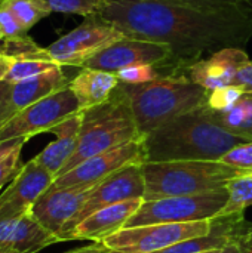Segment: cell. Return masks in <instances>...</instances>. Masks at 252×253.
<instances>
[{
  "instance_id": "obj_15",
  "label": "cell",
  "mask_w": 252,
  "mask_h": 253,
  "mask_svg": "<svg viewBox=\"0 0 252 253\" xmlns=\"http://www.w3.org/2000/svg\"><path fill=\"white\" fill-rule=\"evenodd\" d=\"M144 199L137 197L125 200L111 206L95 211L79 222L65 237L68 240H89V242H102L105 237L117 233L126 227V222L131 216L140 209Z\"/></svg>"
},
{
  "instance_id": "obj_26",
  "label": "cell",
  "mask_w": 252,
  "mask_h": 253,
  "mask_svg": "<svg viewBox=\"0 0 252 253\" xmlns=\"http://www.w3.org/2000/svg\"><path fill=\"white\" fill-rule=\"evenodd\" d=\"M1 4L13 13L25 31L50 13V10L40 0H3Z\"/></svg>"
},
{
  "instance_id": "obj_33",
  "label": "cell",
  "mask_w": 252,
  "mask_h": 253,
  "mask_svg": "<svg viewBox=\"0 0 252 253\" xmlns=\"http://www.w3.org/2000/svg\"><path fill=\"white\" fill-rule=\"evenodd\" d=\"M22 34H27V31L22 28L13 13L6 6L0 4V39L6 40Z\"/></svg>"
},
{
  "instance_id": "obj_8",
  "label": "cell",
  "mask_w": 252,
  "mask_h": 253,
  "mask_svg": "<svg viewBox=\"0 0 252 253\" xmlns=\"http://www.w3.org/2000/svg\"><path fill=\"white\" fill-rule=\"evenodd\" d=\"M125 34L101 13L85 16L83 22L70 33L59 37L48 49L52 61L61 67L82 68L94 55Z\"/></svg>"
},
{
  "instance_id": "obj_37",
  "label": "cell",
  "mask_w": 252,
  "mask_h": 253,
  "mask_svg": "<svg viewBox=\"0 0 252 253\" xmlns=\"http://www.w3.org/2000/svg\"><path fill=\"white\" fill-rule=\"evenodd\" d=\"M10 89H12V83H9L6 80H0V107L9 99Z\"/></svg>"
},
{
  "instance_id": "obj_41",
  "label": "cell",
  "mask_w": 252,
  "mask_h": 253,
  "mask_svg": "<svg viewBox=\"0 0 252 253\" xmlns=\"http://www.w3.org/2000/svg\"><path fill=\"white\" fill-rule=\"evenodd\" d=\"M0 253H19V252L12 251V249H7V248H0Z\"/></svg>"
},
{
  "instance_id": "obj_11",
  "label": "cell",
  "mask_w": 252,
  "mask_h": 253,
  "mask_svg": "<svg viewBox=\"0 0 252 253\" xmlns=\"http://www.w3.org/2000/svg\"><path fill=\"white\" fill-rule=\"evenodd\" d=\"M141 162L144 163L143 139L132 141L117 148L92 156L71 170L56 176L49 190L73 188V187H92L110 176L113 172L122 169L126 165Z\"/></svg>"
},
{
  "instance_id": "obj_6",
  "label": "cell",
  "mask_w": 252,
  "mask_h": 253,
  "mask_svg": "<svg viewBox=\"0 0 252 253\" xmlns=\"http://www.w3.org/2000/svg\"><path fill=\"white\" fill-rule=\"evenodd\" d=\"M227 190H218L195 196H174L156 200H144L131 216L125 228L151 224L196 222L218 216L227 202Z\"/></svg>"
},
{
  "instance_id": "obj_4",
  "label": "cell",
  "mask_w": 252,
  "mask_h": 253,
  "mask_svg": "<svg viewBox=\"0 0 252 253\" xmlns=\"http://www.w3.org/2000/svg\"><path fill=\"white\" fill-rule=\"evenodd\" d=\"M140 139L143 138L138 132L129 101L117 86L108 101L82 110V125L76 151L59 175L71 170L92 156Z\"/></svg>"
},
{
  "instance_id": "obj_9",
  "label": "cell",
  "mask_w": 252,
  "mask_h": 253,
  "mask_svg": "<svg viewBox=\"0 0 252 253\" xmlns=\"http://www.w3.org/2000/svg\"><path fill=\"white\" fill-rule=\"evenodd\" d=\"M79 111L82 110L76 95L70 86H65L16 113L1 126L0 142L21 138L30 139L39 133L50 132L52 127Z\"/></svg>"
},
{
  "instance_id": "obj_7",
  "label": "cell",
  "mask_w": 252,
  "mask_h": 253,
  "mask_svg": "<svg viewBox=\"0 0 252 253\" xmlns=\"http://www.w3.org/2000/svg\"><path fill=\"white\" fill-rule=\"evenodd\" d=\"M211 227L212 219L129 227L105 237L101 243L111 253H154L184 240L205 236Z\"/></svg>"
},
{
  "instance_id": "obj_43",
  "label": "cell",
  "mask_w": 252,
  "mask_h": 253,
  "mask_svg": "<svg viewBox=\"0 0 252 253\" xmlns=\"http://www.w3.org/2000/svg\"><path fill=\"white\" fill-rule=\"evenodd\" d=\"M1 56H3V53H1V49H0V58H1Z\"/></svg>"
},
{
  "instance_id": "obj_16",
  "label": "cell",
  "mask_w": 252,
  "mask_h": 253,
  "mask_svg": "<svg viewBox=\"0 0 252 253\" xmlns=\"http://www.w3.org/2000/svg\"><path fill=\"white\" fill-rule=\"evenodd\" d=\"M248 59L250 58L244 49L226 47L186 68L184 76H187L193 83L212 92L215 89L230 86L235 73Z\"/></svg>"
},
{
  "instance_id": "obj_40",
  "label": "cell",
  "mask_w": 252,
  "mask_h": 253,
  "mask_svg": "<svg viewBox=\"0 0 252 253\" xmlns=\"http://www.w3.org/2000/svg\"><path fill=\"white\" fill-rule=\"evenodd\" d=\"M21 139H25V138H21ZM21 139H10V141H3V142H0V154L3 153V151H6V150H9V148H12L15 144H18ZM28 141V139H27Z\"/></svg>"
},
{
  "instance_id": "obj_36",
  "label": "cell",
  "mask_w": 252,
  "mask_h": 253,
  "mask_svg": "<svg viewBox=\"0 0 252 253\" xmlns=\"http://www.w3.org/2000/svg\"><path fill=\"white\" fill-rule=\"evenodd\" d=\"M107 251L105 246L101 243V242H92L91 245H85V246H80V248H76V249H71L65 253H101Z\"/></svg>"
},
{
  "instance_id": "obj_32",
  "label": "cell",
  "mask_w": 252,
  "mask_h": 253,
  "mask_svg": "<svg viewBox=\"0 0 252 253\" xmlns=\"http://www.w3.org/2000/svg\"><path fill=\"white\" fill-rule=\"evenodd\" d=\"M242 95H244V92L239 90L235 86L220 87V89H215V90L209 92L206 107H209L212 110H224V108L232 107L235 102H238Z\"/></svg>"
},
{
  "instance_id": "obj_38",
  "label": "cell",
  "mask_w": 252,
  "mask_h": 253,
  "mask_svg": "<svg viewBox=\"0 0 252 253\" xmlns=\"http://www.w3.org/2000/svg\"><path fill=\"white\" fill-rule=\"evenodd\" d=\"M242 243H244L247 252L252 253V224L248 225V228H247L245 233L242 234Z\"/></svg>"
},
{
  "instance_id": "obj_29",
  "label": "cell",
  "mask_w": 252,
  "mask_h": 253,
  "mask_svg": "<svg viewBox=\"0 0 252 253\" xmlns=\"http://www.w3.org/2000/svg\"><path fill=\"white\" fill-rule=\"evenodd\" d=\"M27 139H21L18 144H15L12 148L3 151L0 154V190L10 184L15 176L19 173L22 163H21V151Z\"/></svg>"
},
{
  "instance_id": "obj_1",
  "label": "cell",
  "mask_w": 252,
  "mask_h": 253,
  "mask_svg": "<svg viewBox=\"0 0 252 253\" xmlns=\"http://www.w3.org/2000/svg\"><path fill=\"white\" fill-rule=\"evenodd\" d=\"M125 36L169 47L165 76L186 68L226 47H245L252 39V13H208L160 0H110L100 12Z\"/></svg>"
},
{
  "instance_id": "obj_30",
  "label": "cell",
  "mask_w": 252,
  "mask_h": 253,
  "mask_svg": "<svg viewBox=\"0 0 252 253\" xmlns=\"http://www.w3.org/2000/svg\"><path fill=\"white\" fill-rule=\"evenodd\" d=\"M220 162L236 169L241 175H252V141L238 144L227 151Z\"/></svg>"
},
{
  "instance_id": "obj_42",
  "label": "cell",
  "mask_w": 252,
  "mask_h": 253,
  "mask_svg": "<svg viewBox=\"0 0 252 253\" xmlns=\"http://www.w3.org/2000/svg\"><path fill=\"white\" fill-rule=\"evenodd\" d=\"M203 253H218V251H211V252H203Z\"/></svg>"
},
{
  "instance_id": "obj_18",
  "label": "cell",
  "mask_w": 252,
  "mask_h": 253,
  "mask_svg": "<svg viewBox=\"0 0 252 253\" xmlns=\"http://www.w3.org/2000/svg\"><path fill=\"white\" fill-rule=\"evenodd\" d=\"M62 68L64 67L58 65V67H55L49 71H45L42 74L12 83L9 99L4 104V111H6L9 120L16 113L24 110L25 107L68 86L70 79L65 76Z\"/></svg>"
},
{
  "instance_id": "obj_39",
  "label": "cell",
  "mask_w": 252,
  "mask_h": 253,
  "mask_svg": "<svg viewBox=\"0 0 252 253\" xmlns=\"http://www.w3.org/2000/svg\"><path fill=\"white\" fill-rule=\"evenodd\" d=\"M12 61H13V59H10V58H7V56H1V58H0V80H4V76H6L7 71H9V68H10V65H12Z\"/></svg>"
},
{
  "instance_id": "obj_23",
  "label": "cell",
  "mask_w": 252,
  "mask_h": 253,
  "mask_svg": "<svg viewBox=\"0 0 252 253\" xmlns=\"http://www.w3.org/2000/svg\"><path fill=\"white\" fill-rule=\"evenodd\" d=\"M227 202L218 216H229L244 213L247 208L252 206V175H238L226 185Z\"/></svg>"
},
{
  "instance_id": "obj_14",
  "label": "cell",
  "mask_w": 252,
  "mask_h": 253,
  "mask_svg": "<svg viewBox=\"0 0 252 253\" xmlns=\"http://www.w3.org/2000/svg\"><path fill=\"white\" fill-rule=\"evenodd\" d=\"M94 188L95 185L48 190L34 203V206L31 208V213L45 228L59 237L65 225L82 209L83 203Z\"/></svg>"
},
{
  "instance_id": "obj_44",
  "label": "cell",
  "mask_w": 252,
  "mask_h": 253,
  "mask_svg": "<svg viewBox=\"0 0 252 253\" xmlns=\"http://www.w3.org/2000/svg\"><path fill=\"white\" fill-rule=\"evenodd\" d=\"M101 253H111V252H108V251H104V252H101Z\"/></svg>"
},
{
  "instance_id": "obj_45",
  "label": "cell",
  "mask_w": 252,
  "mask_h": 253,
  "mask_svg": "<svg viewBox=\"0 0 252 253\" xmlns=\"http://www.w3.org/2000/svg\"><path fill=\"white\" fill-rule=\"evenodd\" d=\"M1 1H3V0H0V4H1Z\"/></svg>"
},
{
  "instance_id": "obj_21",
  "label": "cell",
  "mask_w": 252,
  "mask_h": 253,
  "mask_svg": "<svg viewBox=\"0 0 252 253\" xmlns=\"http://www.w3.org/2000/svg\"><path fill=\"white\" fill-rule=\"evenodd\" d=\"M68 86L76 95L80 110H88L108 101L119 86V79L113 73L83 67Z\"/></svg>"
},
{
  "instance_id": "obj_35",
  "label": "cell",
  "mask_w": 252,
  "mask_h": 253,
  "mask_svg": "<svg viewBox=\"0 0 252 253\" xmlns=\"http://www.w3.org/2000/svg\"><path fill=\"white\" fill-rule=\"evenodd\" d=\"M250 225V224H248ZM248 228V227H247ZM245 228V230H247ZM245 233V231H244ZM242 233V234H244ZM242 234H239L238 237H235L233 240H230L226 246H223L218 253H248L247 252V249H245V246H244V243H242Z\"/></svg>"
},
{
  "instance_id": "obj_17",
  "label": "cell",
  "mask_w": 252,
  "mask_h": 253,
  "mask_svg": "<svg viewBox=\"0 0 252 253\" xmlns=\"http://www.w3.org/2000/svg\"><path fill=\"white\" fill-rule=\"evenodd\" d=\"M59 242V237L45 228L31 211L18 218L0 222V248L19 253H37Z\"/></svg>"
},
{
  "instance_id": "obj_31",
  "label": "cell",
  "mask_w": 252,
  "mask_h": 253,
  "mask_svg": "<svg viewBox=\"0 0 252 253\" xmlns=\"http://www.w3.org/2000/svg\"><path fill=\"white\" fill-rule=\"evenodd\" d=\"M119 82L128 83V84H140L146 82H151L160 76H163V71L157 65H146V64H138V65H131L119 73H116Z\"/></svg>"
},
{
  "instance_id": "obj_19",
  "label": "cell",
  "mask_w": 252,
  "mask_h": 253,
  "mask_svg": "<svg viewBox=\"0 0 252 253\" xmlns=\"http://www.w3.org/2000/svg\"><path fill=\"white\" fill-rule=\"evenodd\" d=\"M250 222L245 221L244 213H235L229 216H217L212 219L211 231L205 236L193 237L162 249L154 253H203L220 251L230 240L245 231Z\"/></svg>"
},
{
  "instance_id": "obj_12",
  "label": "cell",
  "mask_w": 252,
  "mask_h": 253,
  "mask_svg": "<svg viewBox=\"0 0 252 253\" xmlns=\"http://www.w3.org/2000/svg\"><path fill=\"white\" fill-rule=\"evenodd\" d=\"M169 59L171 50L168 46L157 42L125 36L123 39L114 42L113 44L94 55L83 67L116 74L126 67L138 64L165 67Z\"/></svg>"
},
{
  "instance_id": "obj_2",
  "label": "cell",
  "mask_w": 252,
  "mask_h": 253,
  "mask_svg": "<svg viewBox=\"0 0 252 253\" xmlns=\"http://www.w3.org/2000/svg\"><path fill=\"white\" fill-rule=\"evenodd\" d=\"M247 142L220 127L205 105L180 114L143 138L146 162L220 160L238 144Z\"/></svg>"
},
{
  "instance_id": "obj_27",
  "label": "cell",
  "mask_w": 252,
  "mask_h": 253,
  "mask_svg": "<svg viewBox=\"0 0 252 253\" xmlns=\"http://www.w3.org/2000/svg\"><path fill=\"white\" fill-rule=\"evenodd\" d=\"M49 10L56 13H70V15H82L89 16L94 13H100L107 0H40Z\"/></svg>"
},
{
  "instance_id": "obj_22",
  "label": "cell",
  "mask_w": 252,
  "mask_h": 253,
  "mask_svg": "<svg viewBox=\"0 0 252 253\" xmlns=\"http://www.w3.org/2000/svg\"><path fill=\"white\" fill-rule=\"evenodd\" d=\"M206 113L224 130L252 141V93H244L238 102L224 110H212L206 107Z\"/></svg>"
},
{
  "instance_id": "obj_5",
  "label": "cell",
  "mask_w": 252,
  "mask_h": 253,
  "mask_svg": "<svg viewBox=\"0 0 252 253\" xmlns=\"http://www.w3.org/2000/svg\"><path fill=\"white\" fill-rule=\"evenodd\" d=\"M144 200L174 196H195L224 190L227 182L241 175L220 160L146 162Z\"/></svg>"
},
{
  "instance_id": "obj_10",
  "label": "cell",
  "mask_w": 252,
  "mask_h": 253,
  "mask_svg": "<svg viewBox=\"0 0 252 253\" xmlns=\"http://www.w3.org/2000/svg\"><path fill=\"white\" fill-rule=\"evenodd\" d=\"M144 190H146V182H144V172H143L141 162L126 165L122 169L113 172L110 176H107L105 179H102L95 185V188L83 203L82 209L62 230L59 236L61 242H65L67 234L79 222H82L86 216H89L95 211L125 200L144 197Z\"/></svg>"
},
{
  "instance_id": "obj_3",
  "label": "cell",
  "mask_w": 252,
  "mask_h": 253,
  "mask_svg": "<svg viewBox=\"0 0 252 253\" xmlns=\"http://www.w3.org/2000/svg\"><path fill=\"white\" fill-rule=\"evenodd\" d=\"M119 89L129 101L141 138L174 117L205 105L209 98V90L184 74L160 76L140 84L119 82Z\"/></svg>"
},
{
  "instance_id": "obj_20",
  "label": "cell",
  "mask_w": 252,
  "mask_h": 253,
  "mask_svg": "<svg viewBox=\"0 0 252 253\" xmlns=\"http://www.w3.org/2000/svg\"><path fill=\"white\" fill-rule=\"evenodd\" d=\"M82 125V111L70 116L59 125L50 129V133L56 136V139L48 144L34 160L43 166L48 172H50L55 178L59 175L65 163L70 160L73 153L76 151L79 142V132Z\"/></svg>"
},
{
  "instance_id": "obj_34",
  "label": "cell",
  "mask_w": 252,
  "mask_h": 253,
  "mask_svg": "<svg viewBox=\"0 0 252 253\" xmlns=\"http://www.w3.org/2000/svg\"><path fill=\"white\" fill-rule=\"evenodd\" d=\"M230 86L238 87L239 90H242L244 93H252V61L248 59L247 62H244L238 71L233 76V80L230 83Z\"/></svg>"
},
{
  "instance_id": "obj_13",
  "label": "cell",
  "mask_w": 252,
  "mask_h": 253,
  "mask_svg": "<svg viewBox=\"0 0 252 253\" xmlns=\"http://www.w3.org/2000/svg\"><path fill=\"white\" fill-rule=\"evenodd\" d=\"M53 179L55 176L34 159L24 163L15 179L0 194V222L31 211L34 203L49 190Z\"/></svg>"
},
{
  "instance_id": "obj_46",
  "label": "cell",
  "mask_w": 252,
  "mask_h": 253,
  "mask_svg": "<svg viewBox=\"0 0 252 253\" xmlns=\"http://www.w3.org/2000/svg\"><path fill=\"white\" fill-rule=\"evenodd\" d=\"M107 1H110V0H107Z\"/></svg>"
},
{
  "instance_id": "obj_25",
  "label": "cell",
  "mask_w": 252,
  "mask_h": 253,
  "mask_svg": "<svg viewBox=\"0 0 252 253\" xmlns=\"http://www.w3.org/2000/svg\"><path fill=\"white\" fill-rule=\"evenodd\" d=\"M208 13L241 12L252 13V0H160Z\"/></svg>"
},
{
  "instance_id": "obj_28",
  "label": "cell",
  "mask_w": 252,
  "mask_h": 253,
  "mask_svg": "<svg viewBox=\"0 0 252 253\" xmlns=\"http://www.w3.org/2000/svg\"><path fill=\"white\" fill-rule=\"evenodd\" d=\"M58 67V64L46 62V61H36V59H18L12 61V65L4 76V80L9 83H16L25 79H30L33 76L42 74L45 71H49L52 68Z\"/></svg>"
},
{
  "instance_id": "obj_24",
  "label": "cell",
  "mask_w": 252,
  "mask_h": 253,
  "mask_svg": "<svg viewBox=\"0 0 252 253\" xmlns=\"http://www.w3.org/2000/svg\"><path fill=\"white\" fill-rule=\"evenodd\" d=\"M0 49H1L3 56H7V58L15 59V61H18V59H36V61L53 62L49 52H48V49L40 47L27 34L6 39Z\"/></svg>"
}]
</instances>
